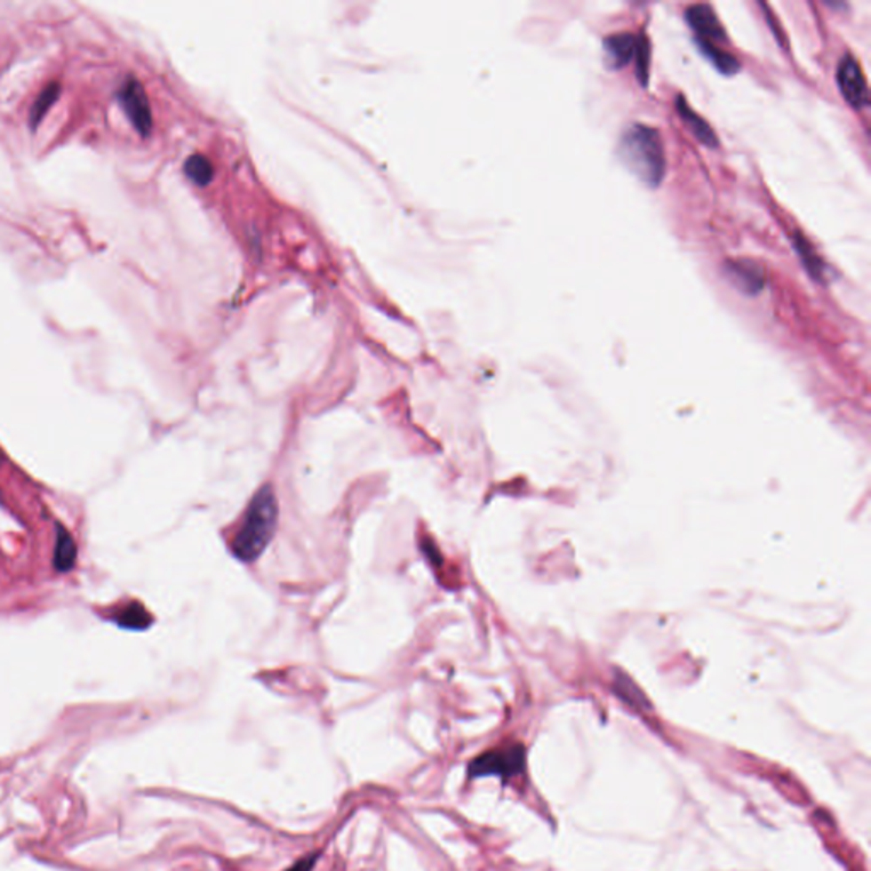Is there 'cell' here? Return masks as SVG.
<instances>
[{
    "mask_svg": "<svg viewBox=\"0 0 871 871\" xmlns=\"http://www.w3.org/2000/svg\"><path fill=\"white\" fill-rule=\"evenodd\" d=\"M277 500L271 485H264L251 499L230 538L232 554L242 562H254L276 533Z\"/></svg>",
    "mask_w": 871,
    "mask_h": 871,
    "instance_id": "obj_1",
    "label": "cell"
},
{
    "mask_svg": "<svg viewBox=\"0 0 871 871\" xmlns=\"http://www.w3.org/2000/svg\"><path fill=\"white\" fill-rule=\"evenodd\" d=\"M619 157L627 169L647 188H659L666 176V154L659 132L635 123L621 137Z\"/></svg>",
    "mask_w": 871,
    "mask_h": 871,
    "instance_id": "obj_2",
    "label": "cell"
},
{
    "mask_svg": "<svg viewBox=\"0 0 871 871\" xmlns=\"http://www.w3.org/2000/svg\"><path fill=\"white\" fill-rule=\"evenodd\" d=\"M526 768V749L521 744H509L504 747L491 749L474 757L468 763L467 778L478 779L497 776L502 781L519 776Z\"/></svg>",
    "mask_w": 871,
    "mask_h": 871,
    "instance_id": "obj_3",
    "label": "cell"
},
{
    "mask_svg": "<svg viewBox=\"0 0 871 871\" xmlns=\"http://www.w3.org/2000/svg\"><path fill=\"white\" fill-rule=\"evenodd\" d=\"M837 87L846 102L856 111L868 106V85L859 63L852 55H844L837 65Z\"/></svg>",
    "mask_w": 871,
    "mask_h": 871,
    "instance_id": "obj_4",
    "label": "cell"
},
{
    "mask_svg": "<svg viewBox=\"0 0 871 871\" xmlns=\"http://www.w3.org/2000/svg\"><path fill=\"white\" fill-rule=\"evenodd\" d=\"M119 100L135 130L140 135L147 137L152 130V111L147 92L139 80L128 79L123 84L119 91Z\"/></svg>",
    "mask_w": 871,
    "mask_h": 871,
    "instance_id": "obj_5",
    "label": "cell"
},
{
    "mask_svg": "<svg viewBox=\"0 0 871 871\" xmlns=\"http://www.w3.org/2000/svg\"><path fill=\"white\" fill-rule=\"evenodd\" d=\"M725 276L744 295H757L764 288L763 268L749 259L727 260Z\"/></svg>",
    "mask_w": 871,
    "mask_h": 871,
    "instance_id": "obj_6",
    "label": "cell"
},
{
    "mask_svg": "<svg viewBox=\"0 0 871 871\" xmlns=\"http://www.w3.org/2000/svg\"><path fill=\"white\" fill-rule=\"evenodd\" d=\"M686 20L696 33V40L708 41L713 44H716L720 41H727V33L723 29V24L716 18L712 5L694 4L691 7H688Z\"/></svg>",
    "mask_w": 871,
    "mask_h": 871,
    "instance_id": "obj_7",
    "label": "cell"
},
{
    "mask_svg": "<svg viewBox=\"0 0 871 871\" xmlns=\"http://www.w3.org/2000/svg\"><path fill=\"white\" fill-rule=\"evenodd\" d=\"M604 61L611 70H619L635 59L636 38L630 33H618L604 40Z\"/></svg>",
    "mask_w": 871,
    "mask_h": 871,
    "instance_id": "obj_8",
    "label": "cell"
},
{
    "mask_svg": "<svg viewBox=\"0 0 871 871\" xmlns=\"http://www.w3.org/2000/svg\"><path fill=\"white\" fill-rule=\"evenodd\" d=\"M675 109H677V115L686 123V126L693 132L694 137L699 140L703 145L712 147V148H716L720 145L712 126L690 108V104L686 102L684 96H681V94L677 96Z\"/></svg>",
    "mask_w": 871,
    "mask_h": 871,
    "instance_id": "obj_9",
    "label": "cell"
},
{
    "mask_svg": "<svg viewBox=\"0 0 871 871\" xmlns=\"http://www.w3.org/2000/svg\"><path fill=\"white\" fill-rule=\"evenodd\" d=\"M57 543L53 550V567L59 572H68L74 569L76 560H77V545L72 535L61 526L57 524Z\"/></svg>",
    "mask_w": 871,
    "mask_h": 871,
    "instance_id": "obj_10",
    "label": "cell"
},
{
    "mask_svg": "<svg viewBox=\"0 0 871 871\" xmlns=\"http://www.w3.org/2000/svg\"><path fill=\"white\" fill-rule=\"evenodd\" d=\"M696 41V44H698L699 52H701V53H703L707 59L712 61L713 67H715L718 72H722L723 76H733L735 72H739L740 63H739V60L733 59L731 53L723 52L722 48H718L716 44L708 43V41Z\"/></svg>",
    "mask_w": 871,
    "mask_h": 871,
    "instance_id": "obj_11",
    "label": "cell"
},
{
    "mask_svg": "<svg viewBox=\"0 0 871 871\" xmlns=\"http://www.w3.org/2000/svg\"><path fill=\"white\" fill-rule=\"evenodd\" d=\"M793 242H795V249L798 252V256L802 259V264L805 266V269L809 271V275L817 279V281H824V262L820 260V258L817 256V252L813 251L812 245L809 244V240L805 237H802L800 234H795L793 237Z\"/></svg>",
    "mask_w": 871,
    "mask_h": 871,
    "instance_id": "obj_12",
    "label": "cell"
},
{
    "mask_svg": "<svg viewBox=\"0 0 871 871\" xmlns=\"http://www.w3.org/2000/svg\"><path fill=\"white\" fill-rule=\"evenodd\" d=\"M116 621L119 627L128 630H145L150 627L152 616L140 603H132L116 614Z\"/></svg>",
    "mask_w": 871,
    "mask_h": 871,
    "instance_id": "obj_13",
    "label": "cell"
},
{
    "mask_svg": "<svg viewBox=\"0 0 871 871\" xmlns=\"http://www.w3.org/2000/svg\"><path fill=\"white\" fill-rule=\"evenodd\" d=\"M184 172H186V176L191 179L195 184L206 186V184L212 182L213 174H215V169H213V164L206 159L204 156L195 154V156H191L189 159L186 160Z\"/></svg>",
    "mask_w": 871,
    "mask_h": 871,
    "instance_id": "obj_14",
    "label": "cell"
},
{
    "mask_svg": "<svg viewBox=\"0 0 871 871\" xmlns=\"http://www.w3.org/2000/svg\"><path fill=\"white\" fill-rule=\"evenodd\" d=\"M60 91H61V87H60V84H57V82H53V84H50V85H46L43 89L40 98L33 104V109H31V118H29V121H31V126L33 128H36L40 124L41 119L44 118V115L48 113V109L52 108V104L59 100Z\"/></svg>",
    "mask_w": 871,
    "mask_h": 871,
    "instance_id": "obj_15",
    "label": "cell"
},
{
    "mask_svg": "<svg viewBox=\"0 0 871 871\" xmlns=\"http://www.w3.org/2000/svg\"><path fill=\"white\" fill-rule=\"evenodd\" d=\"M635 60H636V77L642 85H647L649 82V67H651V43L647 36L636 38V50H635Z\"/></svg>",
    "mask_w": 871,
    "mask_h": 871,
    "instance_id": "obj_16",
    "label": "cell"
},
{
    "mask_svg": "<svg viewBox=\"0 0 871 871\" xmlns=\"http://www.w3.org/2000/svg\"><path fill=\"white\" fill-rule=\"evenodd\" d=\"M318 858H320V852H314V854L303 856L301 859H298L297 863L292 865L286 871H312L318 863Z\"/></svg>",
    "mask_w": 871,
    "mask_h": 871,
    "instance_id": "obj_17",
    "label": "cell"
}]
</instances>
